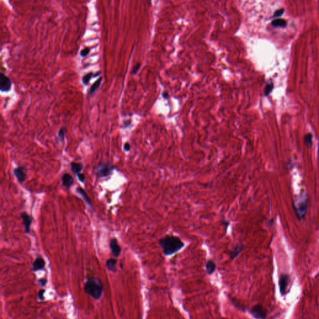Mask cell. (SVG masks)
Masks as SVG:
<instances>
[{
	"label": "cell",
	"mask_w": 319,
	"mask_h": 319,
	"mask_svg": "<svg viewBox=\"0 0 319 319\" xmlns=\"http://www.w3.org/2000/svg\"><path fill=\"white\" fill-rule=\"evenodd\" d=\"M158 244L166 256H170L181 250L184 246V242L177 236L167 235L158 241Z\"/></svg>",
	"instance_id": "obj_1"
},
{
	"label": "cell",
	"mask_w": 319,
	"mask_h": 319,
	"mask_svg": "<svg viewBox=\"0 0 319 319\" xmlns=\"http://www.w3.org/2000/svg\"><path fill=\"white\" fill-rule=\"evenodd\" d=\"M85 292L89 294L95 299L101 298L103 291V285L100 279L97 278H90L84 286Z\"/></svg>",
	"instance_id": "obj_2"
},
{
	"label": "cell",
	"mask_w": 319,
	"mask_h": 319,
	"mask_svg": "<svg viewBox=\"0 0 319 319\" xmlns=\"http://www.w3.org/2000/svg\"><path fill=\"white\" fill-rule=\"evenodd\" d=\"M115 167L109 164L100 162L95 169V173L99 178L106 177L112 173Z\"/></svg>",
	"instance_id": "obj_3"
},
{
	"label": "cell",
	"mask_w": 319,
	"mask_h": 319,
	"mask_svg": "<svg viewBox=\"0 0 319 319\" xmlns=\"http://www.w3.org/2000/svg\"><path fill=\"white\" fill-rule=\"evenodd\" d=\"M307 206V202L306 197H302V198H300L297 201V204L295 205L296 211L300 218H304L306 213Z\"/></svg>",
	"instance_id": "obj_4"
},
{
	"label": "cell",
	"mask_w": 319,
	"mask_h": 319,
	"mask_svg": "<svg viewBox=\"0 0 319 319\" xmlns=\"http://www.w3.org/2000/svg\"><path fill=\"white\" fill-rule=\"evenodd\" d=\"M11 81L5 74H0V90L3 92H8L11 88Z\"/></svg>",
	"instance_id": "obj_5"
},
{
	"label": "cell",
	"mask_w": 319,
	"mask_h": 319,
	"mask_svg": "<svg viewBox=\"0 0 319 319\" xmlns=\"http://www.w3.org/2000/svg\"><path fill=\"white\" fill-rule=\"evenodd\" d=\"M251 314L257 319H265L266 317V310L260 305L254 306L251 310Z\"/></svg>",
	"instance_id": "obj_6"
},
{
	"label": "cell",
	"mask_w": 319,
	"mask_h": 319,
	"mask_svg": "<svg viewBox=\"0 0 319 319\" xmlns=\"http://www.w3.org/2000/svg\"><path fill=\"white\" fill-rule=\"evenodd\" d=\"M21 217L23 219V223L25 229V233H29L31 231V226L32 224V218L26 212H23L21 214Z\"/></svg>",
	"instance_id": "obj_7"
},
{
	"label": "cell",
	"mask_w": 319,
	"mask_h": 319,
	"mask_svg": "<svg viewBox=\"0 0 319 319\" xmlns=\"http://www.w3.org/2000/svg\"><path fill=\"white\" fill-rule=\"evenodd\" d=\"M289 276L287 274H282L279 278V288L280 291L282 294H285L286 292L287 288L289 284Z\"/></svg>",
	"instance_id": "obj_8"
},
{
	"label": "cell",
	"mask_w": 319,
	"mask_h": 319,
	"mask_svg": "<svg viewBox=\"0 0 319 319\" xmlns=\"http://www.w3.org/2000/svg\"><path fill=\"white\" fill-rule=\"evenodd\" d=\"M14 174L16 177L18 182L22 183L24 181L26 177V169L23 167H19L14 170Z\"/></svg>",
	"instance_id": "obj_9"
},
{
	"label": "cell",
	"mask_w": 319,
	"mask_h": 319,
	"mask_svg": "<svg viewBox=\"0 0 319 319\" xmlns=\"http://www.w3.org/2000/svg\"><path fill=\"white\" fill-rule=\"evenodd\" d=\"M110 247L111 249L114 256H115V258L118 257L121 252V247L118 245L116 238H112L111 239L110 242Z\"/></svg>",
	"instance_id": "obj_10"
},
{
	"label": "cell",
	"mask_w": 319,
	"mask_h": 319,
	"mask_svg": "<svg viewBox=\"0 0 319 319\" xmlns=\"http://www.w3.org/2000/svg\"><path fill=\"white\" fill-rule=\"evenodd\" d=\"M243 247V246L241 244H236L235 246H233L232 249L228 252L230 258L232 260H233L236 258H237L239 256V254L241 253V252L242 251Z\"/></svg>",
	"instance_id": "obj_11"
},
{
	"label": "cell",
	"mask_w": 319,
	"mask_h": 319,
	"mask_svg": "<svg viewBox=\"0 0 319 319\" xmlns=\"http://www.w3.org/2000/svg\"><path fill=\"white\" fill-rule=\"evenodd\" d=\"M62 181L65 188L69 189L74 183V179L72 176L69 173H64L62 176Z\"/></svg>",
	"instance_id": "obj_12"
},
{
	"label": "cell",
	"mask_w": 319,
	"mask_h": 319,
	"mask_svg": "<svg viewBox=\"0 0 319 319\" xmlns=\"http://www.w3.org/2000/svg\"><path fill=\"white\" fill-rule=\"evenodd\" d=\"M45 266V262L44 259L41 258H38L33 264V271H38L43 269Z\"/></svg>",
	"instance_id": "obj_13"
},
{
	"label": "cell",
	"mask_w": 319,
	"mask_h": 319,
	"mask_svg": "<svg viewBox=\"0 0 319 319\" xmlns=\"http://www.w3.org/2000/svg\"><path fill=\"white\" fill-rule=\"evenodd\" d=\"M76 191L80 195H81V197L83 198V199L84 200V201L90 206H92V201H91V200L90 199V198L88 197L87 194L86 193L85 191L81 187H78L77 189H76Z\"/></svg>",
	"instance_id": "obj_14"
},
{
	"label": "cell",
	"mask_w": 319,
	"mask_h": 319,
	"mask_svg": "<svg viewBox=\"0 0 319 319\" xmlns=\"http://www.w3.org/2000/svg\"><path fill=\"white\" fill-rule=\"evenodd\" d=\"M216 264L213 260H208L206 263V269L208 274H212L216 270Z\"/></svg>",
	"instance_id": "obj_15"
},
{
	"label": "cell",
	"mask_w": 319,
	"mask_h": 319,
	"mask_svg": "<svg viewBox=\"0 0 319 319\" xmlns=\"http://www.w3.org/2000/svg\"><path fill=\"white\" fill-rule=\"evenodd\" d=\"M116 264H117V260L115 259H109L106 261V266L108 268L109 270H110L112 272H116L117 268H116Z\"/></svg>",
	"instance_id": "obj_16"
},
{
	"label": "cell",
	"mask_w": 319,
	"mask_h": 319,
	"mask_svg": "<svg viewBox=\"0 0 319 319\" xmlns=\"http://www.w3.org/2000/svg\"><path fill=\"white\" fill-rule=\"evenodd\" d=\"M71 166L72 171L77 175L79 173H81V171L83 169V165L81 163L72 162L71 164Z\"/></svg>",
	"instance_id": "obj_17"
},
{
	"label": "cell",
	"mask_w": 319,
	"mask_h": 319,
	"mask_svg": "<svg viewBox=\"0 0 319 319\" xmlns=\"http://www.w3.org/2000/svg\"><path fill=\"white\" fill-rule=\"evenodd\" d=\"M102 78L101 77L100 78H99L96 81H95L93 85L91 86L90 89V91H89V93L90 95H92V93H93L95 91H96V90L99 87L101 82H102Z\"/></svg>",
	"instance_id": "obj_18"
},
{
	"label": "cell",
	"mask_w": 319,
	"mask_h": 319,
	"mask_svg": "<svg viewBox=\"0 0 319 319\" xmlns=\"http://www.w3.org/2000/svg\"><path fill=\"white\" fill-rule=\"evenodd\" d=\"M287 24V22L285 20L282 19H277L273 20L272 22V25L274 27H284Z\"/></svg>",
	"instance_id": "obj_19"
},
{
	"label": "cell",
	"mask_w": 319,
	"mask_h": 319,
	"mask_svg": "<svg viewBox=\"0 0 319 319\" xmlns=\"http://www.w3.org/2000/svg\"><path fill=\"white\" fill-rule=\"evenodd\" d=\"M304 142L306 145L310 147L312 144V135L311 134H307L304 136Z\"/></svg>",
	"instance_id": "obj_20"
},
{
	"label": "cell",
	"mask_w": 319,
	"mask_h": 319,
	"mask_svg": "<svg viewBox=\"0 0 319 319\" xmlns=\"http://www.w3.org/2000/svg\"><path fill=\"white\" fill-rule=\"evenodd\" d=\"M92 76H93L92 72H89L87 74H85V76H84L82 77V82L84 83V84H85V85L88 84V83L89 82L90 80L91 79Z\"/></svg>",
	"instance_id": "obj_21"
},
{
	"label": "cell",
	"mask_w": 319,
	"mask_h": 319,
	"mask_svg": "<svg viewBox=\"0 0 319 319\" xmlns=\"http://www.w3.org/2000/svg\"><path fill=\"white\" fill-rule=\"evenodd\" d=\"M274 88V85L272 83L271 84H268L266 87H265V90H264V94L266 96H267V95L272 92V89Z\"/></svg>",
	"instance_id": "obj_22"
},
{
	"label": "cell",
	"mask_w": 319,
	"mask_h": 319,
	"mask_svg": "<svg viewBox=\"0 0 319 319\" xmlns=\"http://www.w3.org/2000/svg\"><path fill=\"white\" fill-rule=\"evenodd\" d=\"M64 135H65V130L64 129H60L58 132V136L59 139L62 142L64 140Z\"/></svg>",
	"instance_id": "obj_23"
},
{
	"label": "cell",
	"mask_w": 319,
	"mask_h": 319,
	"mask_svg": "<svg viewBox=\"0 0 319 319\" xmlns=\"http://www.w3.org/2000/svg\"><path fill=\"white\" fill-rule=\"evenodd\" d=\"M140 68V63H137L132 68V72H131V74H136L138 72V71L139 70Z\"/></svg>",
	"instance_id": "obj_24"
},
{
	"label": "cell",
	"mask_w": 319,
	"mask_h": 319,
	"mask_svg": "<svg viewBox=\"0 0 319 319\" xmlns=\"http://www.w3.org/2000/svg\"><path fill=\"white\" fill-rule=\"evenodd\" d=\"M89 52H90V50L89 48H85L81 51L80 54L82 57H85L89 53Z\"/></svg>",
	"instance_id": "obj_25"
},
{
	"label": "cell",
	"mask_w": 319,
	"mask_h": 319,
	"mask_svg": "<svg viewBox=\"0 0 319 319\" xmlns=\"http://www.w3.org/2000/svg\"><path fill=\"white\" fill-rule=\"evenodd\" d=\"M284 12V10L283 9H280V10H277L275 13H274V17H278V16H281Z\"/></svg>",
	"instance_id": "obj_26"
},
{
	"label": "cell",
	"mask_w": 319,
	"mask_h": 319,
	"mask_svg": "<svg viewBox=\"0 0 319 319\" xmlns=\"http://www.w3.org/2000/svg\"><path fill=\"white\" fill-rule=\"evenodd\" d=\"M77 177H78L79 180L82 183L84 182L85 179V175H84V174H82V173H81L77 174Z\"/></svg>",
	"instance_id": "obj_27"
},
{
	"label": "cell",
	"mask_w": 319,
	"mask_h": 319,
	"mask_svg": "<svg viewBox=\"0 0 319 319\" xmlns=\"http://www.w3.org/2000/svg\"><path fill=\"white\" fill-rule=\"evenodd\" d=\"M221 222H222V225L223 226H225L226 228H228V226H229V225H230L229 221H226V220H225V219H223V220H222V221H221Z\"/></svg>",
	"instance_id": "obj_28"
},
{
	"label": "cell",
	"mask_w": 319,
	"mask_h": 319,
	"mask_svg": "<svg viewBox=\"0 0 319 319\" xmlns=\"http://www.w3.org/2000/svg\"><path fill=\"white\" fill-rule=\"evenodd\" d=\"M124 150L126 151H129L130 150V145L129 143H125L124 145Z\"/></svg>",
	"instance_id": "obj_29"
},
{
	"label": "cell",
	"mask_w": 319,
	"mask_h": 319,
	"mask_svg": "<svg viewBox=\"0 0 319 319\" xmlns=\"http://www.w3.org/2000/svg\"><path fill=\"white\" fill-rule=\"evenodd\" d=\"M44 290H41L39 292V295L38 296H39V297L40 298V299H41V300L43 299V294H44Z\"/></svg>",
	"instance_id": "obj_30"
},
{
	"label": "cell",
	"mask_w": 319,
	"mask_h": 319,
	"mask_svg": "<svg viewBox=\"0 0 319 319\" xmlns=\"http://www.w3.org/2000/svg\"><path fill=\"white\" fill-rule=\"evenodd\" d=\"M130 122H131V121H130V120L125 121V122H124V126H125V127L129 126L130 125Z\"/></svg>",
	"instance_id": "obj_31"
},
{
	"label": "cell",
	"mask_w": 319,
	"mask_h": 319,
	"mask_svg": "<svg viewBox=\"0 0 319 319\" xmlns=\"http://www.w3.org/2000/svg\"><path fill=\"white\" fill-rule=\"evenodd\" d=\"M39 282L41 284V285H43V286H44V285H46V279H41V280H39Z\"/></svg>",
	"instance_id": "obj_32"
},
{
	"label": "cell",
	"mask_w": 319,
	"mask_h": 319,
	"mask_svg": "<svg viewBox=\"0 0 319 319\" xmlns=\"http://www.w3.org/2000/svg\"><path fill=\"white\" fill-rule=\"evenodd\" d=\"M163 96H164L165 98L167 97H168V93H166V92H164V94H163Z\"/></svg>",
	"instance_id": "obj_33"
}]
</instances>
